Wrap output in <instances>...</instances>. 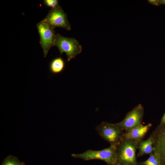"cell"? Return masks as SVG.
I'll list each match as a JSON object with an SVG mask.
<instances>
[{
  "label": "cell",
  "mask_w": 165,
  "mask_h": 165,
  "mask_svg": "<svg viewBox=\"0 0 165 165\" xmlns=\"http://www.w3.org/2000/svg\"><path fill=\"white\" fill-rule=\"evenodd\" d=\"M144 114V108L139 104L128 112L122 121L116 123L124 130L128 131L142 124Z\"/></svg>",
  "instance_id": "8992f818"
},
{
  "label": "cell",
  "mask_w": 165,
  "mask_h": 165,
  "mask_svg": "<svg viewBox=\"0 0 165 165\" xmlns=\"http://www.w3.org/2000/svg\"><path fill=\"white\" fill-rule=\"evenodd\" d=\"M36 27L40 36L39 43L46 57L50 49L54 46L56 35L55 28L42 20L37 24Z\"/></svg>",
  "instance_id": "5b68a950"
},
{
  "label": "cell",
  "mask_w": 165,
  "mask_h": 165,
  "mask_svg": "<svg viewBox=\"0 0 165 165\" xmlns=\"http://www.w3.org/2000/svg\"><path fill=\"white\" fill-rule=\"evenodd\" d=\"M139 165H161L159 154L155 152L150 155L146 160L138 163Z\"/></svg>",
  "instance_id": "7c38bea8"
},
{
  "label": "cell",
  "mask_w": 165,
  "mask_h": 165,
  "mask_svg": "<svg viewBox=\"0 0 165 165\" xmlns=\"http://www.w3.org/2000/svg\"><path fill=\"white\" fill-rule=\"evenodd\" d=\"M151 134L154 139V152L159 155L161 165H165V125H158Z\"/></svg>",
  "instance_id": "ba28073f"
},
{
  "label": "cell",
  "mask_w": 165,
  "mask_h": 165,
  "mask_svg": "<svg viewBox=\"0 0 165 165\" xmlns=\"http://www.w3.org/2000/svg\"><path fill=\"white\" fill-rule=\"evenodd\" d=\"M54 46L57 47L61 55L63 53L66 54L68 61L74 58L82 50V46L76 39L64 37L58 33L56 34Z\"/></svg>",
  "instance_id": "277c9868"
},
{
  "label": "cell",
  "mask_w": 165,
  "mask_h": 165,
  "mask_svg": "<svg viewBox=\"0 0 165 165\" xmlns=\"http://www.w3.org/2000/svg\"><path fill=\"white\" fill-rule=\"evenodd\" d=\"M42 20L47 22L54 28L59 27L67 31L71 30V26L68 20L67 15L59 5L55 8L51 9Z\"/></svg>",
  "instance_id": "52a82bcc"
},
{
  "label": "cell",
  "mask_w": 165,
  "mask_h": 165,
  "mask_svg": "<svg viewBox=\"0 0 165 165\" xmlns=\"http://www.w3.org/2000/svg\"><path fill=\"white\" fill-rule=\"evenodd\" d=\"M43 2L45 6L51 7V9L55 8L59 5L57 0H44Z\"/></svg>",
  "instance_id": "5bb4252c"
},
{
  "label": "cell",
  "mask_w": 165,
  "mask_h": 165,
  "mask_svg": "<svg viewBox=\"0 0 165 165\" xmlns=\"http://www.w3.org/2000/svg\"><path fill=\"white\" fill-rule=\"evenodd\" d=\"M152 126L151 123L145 125L141 124L130 130L124 132L123 138L132 140L139 143L143 140Z\"/></svg>",
  "instance_id": "9c48e42d"
},
{
  "label": "cell",
  "mask_w": 165,
  "mask_h": 165,
  "mask_svg": "<svg viewBox=\"0 0 165 165\" xmlns=\"http://www.w3.org/2000/svg\"><path fill=\"white\" fill-rule=\"evenodd\" d=\"M65 64L64 60L61 57H57L53 59L49 64L50 72L54 74H58L63 71Z\"/></svg>",
  "instance_id": "8fae6325"
},
{
  "label": "cell",
  "mask_w": 165,
  "mask_h": 165,
  "mask_svg": "<svg viewBox=\"0 0 165 165\" xmlns=\"http://www.w3.org/2000/svg\"><path fill=\"white\" fill-rule=\"evenodd\" d=\"M159 125L161 126L165 125V112L161 118Z\"/></svg>",
  "instance_id": "9a60e30c"
},
{
  "label": "cell",
  "mask_w": 165,
  "mask_h": 165,
  "mask_svg": "<svg viewBox=\"0 0 165 165\" xmlns=\"http://www.w3.org/2000/svg\"><path fill=\"white\" fill-rule=\"evenodd\" d=\"M138 143L123 138L117 148V163L124 165H139L136 152Z\"/></svg>",
  "instance_id": "6da1fadb"
},
{
  "label": "cell",
  "mask_w": 165,
  "mask_h": 165,
  "mask_svg": "<svg viewBox=\"0 0 165 165\" xmlns=\"http://www.w3.org/2000/svg\"><path fill=\"white\" fill-rule=\"evenodd\" d=\"M159 2L160 4H165V0L159 1Z\"/></svg>",
  "instance_id": "e0dca14e"
},
{
  "label": "cell",
  "mask_w": 165,
  "mask_h": 165,
  "mask_svg": "<svg viewBox=\"0 0 165 165\" xmlns=\"http://www.w3.org/2000/svg\"><path fill=\"white\" fill-rule=\"evenodd\" d=\"M114 165H121V164H120L118 163H116V164Z\"/></svg>",
  "instance_id": "ac0fdd59"
},
{
  "label": "cell",
  "mask_w": 165,
  "mask_h": 165,
  "mask_svg": "<svg viewBox=\"0 0 165 165\" xmlns=\"http://www.w3.org/2000/svg\"><path fill=\"white\" fill-rule=\"evenodd\" d=\"M149 2H151L152 4H153L154 5L157 6L160 4L159 1L158 0H150Z\"/></svg>",
  "instance_id": "2e32d148"
},
{
  "label": "cell",
  "mask_w": 165,
  "mask_h": 165,
  "mask_svg": "<svg viewBox=\"0 0 165 165\" xmlns=\"http://www.w3.org/2000/svg\"><path fill=\"white\" fill-rule=\"evenodd\" d=\"M154 139L151 134L149 137L146 140H142L138 143V152L137 154V157H139L145 155H149L154 152L153 147Z\"/></svg>",
  "instance_id": "30bf717a"
},
{
  "label": "cell",
  "mask_w": 165,
  "mask_h": 165,
  "mask_svg": "<svg viewBox=\"0 0 165 165\" xmlns=\"http://www.w3.org/2000/svg\"><path fill=\"white\" fill-rule=\"evenodd\" d=\"M100 136L110 145L117 147L123 138L124 130L116 123L102 122L95 128Z\"/></svg>",
  "instance_id": "3957f363"
},
{
  "label": "cell",
  "mask_w": 165,
  "mask_h": 165,
  "mask_svg": "<svg viewBox=\"0 0 165 165\" xmlns=\"http://www.w3.org/2000/svg\"><path fill=\"white\" fill-rule=\"evenodd\" d=\"M71 156L85 161L101 160L108 165H114L117 163V147L112 145L100 150L88 149L82 153H73Z\"/></svg>",
  "instance_id": "7a4b0ae2"
},
{
  "label": "cell",
  "mask_w": 165,
  "mask_h": 165,
  "mask_svg": "<svg viewBox=\"0 0 165 165\" xmlns=\"http://www.w3.org/2000/svg\"><path fill=\"white\" fill-rule=\"evenodd\" d=\"M1 165H24L20 162L17 157L10 155L6 158Z\"/></svg>",
  "instance_id": "4fadbf2b"
}]
</instances>
